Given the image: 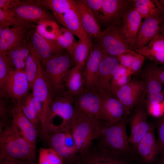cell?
I'll list each match as a JSON object with an SVG mask.
<instances>
[{
    "label": "cell",
    "mask_w": 164,
    "mask_h": 164,
    "mask_svg": "<svg viewBox=\"0 0 164 164\" xmlns=\"http://www.w3.org/2000/svg\"><path fill=\"white\" fill-rule=\"evenodd\" d=\"M116 57L107 54L100 63L98 75L96 91L101 97L112 95L111 82L120 65Z\"/></svg>",
    "instance_id": "5bb4252c"
},
{
    "label": "cell",
    "mask_w": 164,
    "mask_h": 164,
    "mask_svg": "<svg viewBox=\"0 0 164 164\" xmlns=\"http://www.w3.org/2000/svg\"><path fill=\"white\" fill-rule=\"evenodd\" d=\"M145 82L146 92L148 94V102L149 106L161 102L164 99L162 91L163 85L156 78L147 76Z\"/></svg>",
    "instance_id": "4dcf8cb0"
},
{
    "label": "cell",
    "mask_w": 164,
    "mask_h": 164,
    "mask_svg": "<svg viewBox=\"0 0 164 164\" xmlns=\"http://www.w3.org/2000/svg\"><path fill=\"white\" fill-rule=\"evenodd\" d=\"M40 3L53 13L55 19L60 23L63 14L75 4L72 0H39Z\"/></svg>",
    "instance_id": "1f68e13d"
},
{
    "label": "cell",
    "mask_w": 164,
    "mask_h": 164,
    "mask_svg": "<svg viewBox=\"0 0 164 164\" xmlns=\"http://www.w3.org/2000/svg\"><path fill=\"white\" fill-rule=\"evenodd\" d=\"M64 143L65 145L71 153L74 156L77 152L75 140L70 131L65 132Z\"/></svg>",
    "instance_id": "f6af8a7d"
},
{
    "label": "cell",
    "mask_w": 164,
    "mask_h": 164,
    "mask_svg": "<svg viewBox=\"0 0 164 164\" xmlns=\"http://www.w3.org/2000/svg\"><path fill=\"white\" fill-rule=\"evenodd\" d=\"M36 26L30 31V39L32 46L40 58L42 63L65 51V50L58 47L54 41L47 39L41 36L37 32Z\"/></svg>",
    "instance_id": "e0dca14e"
},
{
    "label": "cell",
    "mask_w": 164,
    "mask_h": 164,
    "mask_svg": "<svg viewBox=\"0 0 164 164\" xmlns=\"http://www.w3.org/2000/svg\"><path fill=\"white\" fill-rule=\"evenodd\" d=\"M0 133V160L10 158L28 163L34 161L35 150L25 139L13 121Z\"/></svg>",
    "instance_id": "6da1fadb"
},
{
    "label": "cell",
    "mask_w": 164,
    "mask_h": 164,
    "mask_svg": "<svg viewBox=\"0 0 164 164\" xmlns=\"http://www.w3.org/2000/svg\"><path fill=\"white\" fill-rule=\"evenodd\" d=\"M14 70L4 53H0V87L7 79L11 72Z\"/></svg>",
    "instance_id": "ab89813d"
},
{
    "label": "cell",
    "mask_w": 164,
    "mask_h": 164,
    "mask_svg": "<svg viewBox=\"0 0 164 164\" xmlns=\"http://www.w3.org/2000/svg\"><path fill=\"white\" fill-rule=\"evenodd\" d=\"M77 9L84 30L97 40L102 31L96 16L87 4L85 0H75Z\"/></svg>",
    "instance_id": "ffe728a7"
},
{
    "label": "cell",
    "mask_w": 164,
    "mask_h": 164,
    "mask_svg": "<svg viewBox=\"0 0 164 164\" xmlns=\"http://www.w3.org/2000/svg\"><path fill=\"white\" fill-rule=\"evenodd\" d=\"M100 118L105 123L121 120L127 115L122 103L112 95L101 97Z\"/></svg>",
    "instance_id": "d6986e66"
},
{
    "label": "cell",
    "mask_w": 164,
    "mask_h": 164,
    "mask_svg": "<svg viewBox=\"0 0 164 164\" xmlns=\"http://www.w3.org/2000/svg\"><path fill=\"white\" fill-rule=\"evenodd\" d=\"M14 104L11 111L12 121L17 125L25 139L35 150L37 138L36 128L23 113L20 103Z\"/></svg>",
    "instance_id": "44dd1931"
},
{
    "label": "cell",
    "mask_w": 164,
    "mask_h": 164,
    "mask_svg": "<svg viewBox=\"0 0 164 164\" xmlns=\"http://www.w3.org/2000/svg\"><path fill=\"white\" fill-rule=\"evenodd\" d=\"M101 98V96L97 92L84 90L74 98V110L101 119L100 112Z\"/></svg>",
    "instance_id": "2e32d148"
},
{
    "label": "cell",
    "mask_w": 164,
    "mask_h": 164,
    "mask_svg": "<svg viewBox=\"0 0 164 164\" xmlns=\"http://www.w3.org/2000/svg\"><path fill=\"white\" fill-rule=\"evenodd\" d=\"M136 150L142 159L146 162L152 161L159 154L153 125H151L148 131L138 144Z\"/></svg>",
    "instance_id": "d4e9b609"
},
{
    "label": "cell",
    "mask_w": 164,
    "mask_h": 164,
    "mask_svg": "<svg viewBox=\"0 0 164 164\" xmlns=\"http://www.w3.org/2000/svg\"><path fill=\"white\" fill-rule=\"evenodd\" d=\"M158 132L159 154L161 155L164 152V118L158 123Z\"/></svg>",
    "instance_id": "ee69618b"
},
{
    "label": "cell",
    "mask_w": 164,
    "mask_h": 164,
    "mask_svg": "<svg viewBox=\"0 0 164 164\" xmlns=\"http://www.w3.org/2000/svg\"><path fill=\"white\" fill-rule=\"evenodd\" d=\"M146 94L145 90L136 105L134 113L130 120V132L128 139L133 149L135 150H136L138 144L148 131L151 126L147 121L144 106Z\"/></svg>",
    "instance_id": "7c38bea8"
},
{
    "label": "cell",
    "mask_w": 164,
    "mask_h": 164,
    "mask_svg": "<svg viewBox=\"0 0 164 164\" xmlns=\"http://www.w3.org/2000/svg\"><path fill=\"white\" fill-rule=\"evenodd\" d=\"M107 54L97 43L93 44L83 71L85 90L97 92L96 86L100 65Z\"/></svg>",
    "instance_id": "8fae6325"
},
{
    "label": "cell",
    "mask_w": 164,
    "mask_h": 164,
    "mask_svg": "<svg viewBox=\"0 0 164 164\" xmlns=\"http://www.w3.org/2000/svg\"><path fill=\"white\" fill-rule=\"evenodd\" d=\"M39 164H63L61 156L52 148H40Z\"/></svg>",
    "instance_id": "74e56055"
},
{
    "label": "cell",
    "mask_w": 164,
    "mask_h": 164,
    "mask_svg": "<svg viewBox=\"0 0 164 164\" xmlns=\"http://www.w3.org/2000/svg\"><path fill=\"white\" fill-rule=\"evenodd\" d=\"M66 164H130L125 157L101 146L94 142L84 151L77 153Z\"/></svg>",
    "instance_id": "5b68a950"
},
{
    "label": "cell",
    "mask_w": 164,
    "mask_h": 164,
    "mask_svg": "<svg viewBox=\"0 0 164 164\" xmlns=\"http://www.w3.org/2000/svg\"><path fill=\"white\" fill-rule=\"evenodd\" d=\"M158 164H164V152L161 155V156Z\"/></svg>",
    "instance_id": "f5cc1de1"
},
{
    "label": "cell",
    "mask_w": 164,
    "mask_h": 164,
    "mask_svg": "<svg viewBox=\"0 0 164 164\" xmlns=\"http://www.w3.org/2000/svg\"><path fill=\"white\" fill-rule=\"evenodd\" d=\"M92 38L85 31L76 42L70 56L72 64L82 72L89 56L93 43Z\"/></svg>",
    "instance_id": "cb8c5ba5"
},
{
    "label": "cell",
    "mask_w": 164,
    "mask_h": 164,
    "mask_svg": "<svg viewBox=\"0 0 164 164\" xmlns=\"http://www.w3.org/2000/svg\"><path fill=\"white\" fill-rule=\"evenodd\" d=\"M74 35L67 28L60 27L57 37L54 41L60 48L71 53L76 42Z\"/></svg>",
    "instance_id": "e575fe53"
},
{
    "label": "cell",
    "mask_w": 164,
    "mask_h": 164,
    "mask_svg": "<svg viewBox=\"0 0 164 164\" xmlns=\"http://www.w3.org/2000/svg\"><path fill=\"white\" fill-rule=\"evenodd\" d=\"M162 104H163V107H164V101H163V103H162Z\"/></svg>",
    "instance_id": "db71d44e"
},
{
    "label": "cell",
    "mask_w": 164,
    "mask_h": 164,
    "mask_svg": "<svg viewBox=\"0 0 164 164\" xmlns=\"http://www.w3.org/2000/svg\"><path fill=\"white\" fill-rule=\"evenodd\" d=\"M38 33L48 40L55 41L58 35L60 26L56 22H45L36 26Z\"/></svg>",
    "instance_id": "8d00e7d4"
},
{
    "label": "cell",
    "mask_w": 164,
    "mask_h": 164,
    "mask_svg": "<svg viewBox=\"0 0 164 164\" xmlns=\"http://www.w3.org/2000/svg\"><path fill=\"white\" fill-rule=\"evenodd\" d=\"M29 46L30 52L37 67L38 75L32 88V94L43 104V112L41 121L42 128L49 114L54 97L43 73L41 59L31 43L29 44Z\"/></svg>",
    "instance_id": "8992f818"
},
{
    "label": "cell",
    "mask_w": 164,
    "mask_h": 164,
    "mask_svg": "<svg viewBox=\"0 0 164 164\" xmlns=\"http://www.w3.org/2000/svg\"><path fill=\"white\" fill-rule=\"evenodd\" d=\"M97 43L106 53L117 57L123 53L135 52L131 48L121 31V27L111 25L102 32Z\"/></svg>",
    "instance_id": "52a82bcc"
},
{
    "label": "cell",
    "mask_w": 164,
    "mask_h": 164,
    "mask_svg": "<svg viewBox=\"0 0 164 164\" xmlns=\"http://www.w3.org/2000/svg\"><path fill=\"white\" fill-rule=\"evenodd\" d=\"M22 110L26 117L32 123L36 129L41 120L34 110L29 106L23 103H20Z\"/></svg>",
    "instance_id": "7bdbcfd3"
},
{
    "label": "cell",
    "mask_w": 164,
    "mask_h": 164,
    "mask_svg": "<svg viewBox=\"0 0 164 164\" xmlns=\"http://www.w3.org/2000/svg\"><path fill=\"white\" fill-rule=\"evenodd\" d=\"M128 53L120 54L116 57L120 64L129 69L132 61L133 56L135 53Z\"/></svg>",
    "instance_id": "7dc6e473"
},
{
    "label": "cell",
    "mask_w": 164,
    "mask_h": 164,
    "mask_svg": "<svg viewBox=\"0 0 164 164\" xmlns=\"http://www.w3.org/2000/svg\"><path fill=\"white\" fill-rule=\"evenodd\" d=\"M23 70L32 89L38 75V69L37 64L30 52L25 60Z\"/></svg>",
    "instance_id": "f35d334b"
},
{
    "label": "cell",
    "mask_w": 164,
    "mask_h": 164,
    "mask_svg": "<svg viewBox=\"0 0 164 164\" xmlns=\"http://www.w3.org/2000/svg\"><path fill=\"white\" fill-rule=\"evenodd\" d=\"M0 89V95L12 99L14 103L22 102L31 89L23 70H12Z\"/></svg>",
    "instance_id": "30bf717a"
},
{
    "label": "cell",
    "mask_w": 164,
    "mask_h": 164,
    "mask_svg": "<svg viewBox=\"0 0 164 164\" xmlns=\"http://www.w3.org/2000/svg\"><path fill=\"white\" fill-rule=\"evenodd\" d=\"M9 11L17 18L33 23L56 22L55 17L41 4L39 0L21 1L19 5Z\"/></svg>",
    "instance_id": "ba28073f"
},
{
    "label": "cell",
    "mask_w": 164,
    "mask_h": 164,
    "mask_svg": "<svg viewBox=\"0 0 164 164\" xmlns=\"http://www.w3.org/2000/svg\"></svg>",
    "instance_id": "11a10c76"
},
{
    "label": "cell",
    "mask_w": 164,
    "mask_h": 164,
    "mask_svg": "<svg viewBox=\"0 0 164 164\" xmlns=\"http://www.w3.org/2000/svg\"><path fill=\"white\" fill-rule=\"evenodd\" d=\"M145 89V81L131 80L120 88L114 96L122 103L127 115H128L139 101Z\"/></svg>",
    "instance_id": "4fadbf2b"
},
{
    "label": "cell",
    "mask_w": 164,
    "mask_h": 164,
    "mask_svg": "<svg viewBox=\"0 0 164 164\" xmlns=\"http://www.w3.org/2000/svg\"><path fill=\"white\" fill-rule=\"evenodd\" d=\"M41 63L43 73L54 98L66 91L64 79L72 65L70 53L65 51Z\"/></svg>",
    "instance_id": "277c9868"
},
{
    "label": "cell",
    "mask_w": 164,
    "mask_h": 164,
    "mask_svg": "<svg viewBox=\"0 0 164 164\" xmlns=\"http://www.w3.org/2000/svg\"><path fill=\"white\" fill-rule=\"evenodd\" d=\"M145 57L142 55L136 52L134 54L129 70L133 73L139 71L143 65Z\"/></svg>",
    "instance_id": "bcb514c9"
},
{
    "label": "cell",
    "mask_w": 164,
    "mask_h": 164,
    "mask_svg": "<svg viewBox=\"0 0 164 164\" xmlns=\"http://www.w3.org/2000/svg\"><path fill=\"white\" fill-rule=\"evenodd\" d=\"M152 61L154 63L164 64V37L160 33L148 45L134 50Z\"/></svg>",
    "instance_id": "484cf974"
},
{
    "label": "cell",
    "mask_w": 164,
    "mask_h": 164,
    "mask_svg": "<svg viewBox=\"0 0 164 164\" xmlns=\"http://www.w3.org/2000/svg\"><path fill=\"white\" fill-rule=\"evenodd\" d=\"M132 0H103L101 8L96 18L104 23L112 22L121 17L129 9Z\"/></svg>",
    "instance_id": "ac0fdd59"
},
{
    "label": "cell",
    "mask_w": 164,
    "mask_h": 164,
    "mask_svg": "<svg viewBox=\"0 0 164 164\" xmlns=\"http://www.w3.org/2000/svg\"><path fill=\"white\" fill-rule=\"evenodd\" d=\"M21 102L27 104L31 107L37 114L41 122L43 112L42 103L35 97L32 93L28 94Z\"/></svg>",
    "instance_id": "b9f144b4"
},
{
    "label": "cell",
    "mask_w": 164,
    "mask_h": 164,
    "mask_svg": "<svg viewBox=\"0 0 164 164\" xmlns=\"http://www.w3.org/2000/svg\"><path fill=\"white\" fill-rule=\"evenodd\" d=\"M104 123L101 119L75 111L70 131L76 144L77 153L85 150L97 138Z\"/></svg>",
    "instance_id": "3957f363"
},
{
    "label": "cell",
    "mask_w": 164,
    "mask_h": 164,
    "mask_svg": "<svg viewBox=\"0 0 164 164\" xmlns=\"http://www.w3.org/2000/svg\"><path fill=\"white\" fill-rule=\"evenodd\" d=\"M60 23L79 39L82 36L84 30L75 4L63 14Z\"/></svg>",
    "instance_id": "f546056e"
},
{
    "label": "cell",
    "mask_w": 164,
    "mask_h": 164,
    "mask_svg": "<svg viewBox=\"0 0 164 164\" xmlns=\"http://www.w3.org/2000/svg\"><path fill=\"white\" fill-rule=\"evenodd\" d=\"M28 40L22 41L4 53L14 70H23L25 61L30 52Z\"/></svg>",
    "instance_id": "4316f807"
},
{
    "label": "cell",
    "mask_w": 164,
    "mask_h": 164,
    "mask_svg": "<svg viewBox=\"0 0 164 164\" xmlns=\"http://www.w3.org/2000/svg\"><path fill=\"white\" fill-rule=\"evenodd\" d=\"M74 99V97L69 94L67 91L55 97L52 104L47 119L41 131L55 117L58 116L62 119L63 131H70L75 113Z\"/></svg>",
    "instance_id": "9c48e42d"
},
{
    "label": "cell",
    "mask_w": 164,
    "mask_h": 164,
    "mask_svg": "<svg viewBox=\"0 0 164 164\" xmlns=\"http://www.w3.org/2000/svg\"><path fill=\"white\" fill-rule=\"evenodd\" d=\"M159 1L163 7V10L161 15L160 33L164 37V0Z\"/></svg>",
    "instance_id": "f907efd6"
},
{
    "label": "cell",
    "mask_w": 164,
    "mask_h": 164,
    "mask_svg": "<svg viewBox=\"0 0 164 164\" xmlns=\"http://www.w3.org/2000/svg\"><path fill=\"white\" fill-rule=\"evenodd\" d=\"M64 82L67 91L74 98L85 90L83 72L77 67L68 71Z\"/></svg>",
    "instance_id": "83f0119b"
},
{
    "label": "cell",
    "mask_w": 164,
    "mask_h": 164,
    "mask_svg": "<svg viewBox=\"0 0 164 164\" xmlns=\"http://www.w3.org/2000/svg\"><path fill=\"white\" fill-rule=\"evenodd\" d=\"M160 65L154 63L149 65L145 73L147 76L156 78L164 85V64Z\"/></svg>",
    "instance_id": "60d3db41"
},
{
    "label": "cell",
    "mask_w": 164,
    "mask_h": 164,
    "mask_svg": "<svg viewBox=\"0 0 164 164\" xmlns=\"http://www.w3.org/2000/svg\"><path fill=\"white\" fill-rule=\"evenodd\" d=\"M65 132L51 134L50 139V145L62 157L64 164L69 162L74 156L66 147L64 143Z\"/></svg>",
    "instance_id": "d6a6232c"
},
{
    "label": "cell",
    "mask_w": 164,
    "mask_h": 164,
    "mask_svg": "<svg viewBox=\"0 0 164 164\" xmlns=\"http://www.w3.org/2000/svg\"><path fill=\"white\" fill-rule=\"evenodd\" d=\"M126 117L113 123L104 122L97 142L101 147L114 151L127 159L133 155L126 129Z\"/></svg>",
    "instance_id": "7a4b0ae2"
},
{
    "label": "cell",
    "mask_w": 164,
    "mask_h": 164,
    "mask_svg": "<svg viewBox=\"0 0 164 164\" xmlns=\"http://www.w3.org/2000/svg\"><path fill=\"white\" fill-rule=\"evenodd\" d=\"M33 23L18 27H9L0 34V53H4L20 43L29 40Z\"/></svg>",
    "instance_id": "9a60e30c"
},
{
    "label": "cell",
    "mask_w": 164,
    "mask_h": 164,
    "mask_svg": "<svg viewBox=\"0 0 164 164\" xmlns=\"http://www.w3.org/2000/svg\"><path fill=\"white\" fill-rule=\"evenodd\" d=\"M31 23L17 18L9 11L0 9V34L4 29L10 26L18 27Z\"/></svg>",
    "instance_id": "d590c367"
},
{
    "label": "cell",
    "mask_w": 164,
    "mask_h": 164,
    "mask_svg": "<svg viewBox=\"0 0 164 164\" xmlns=\"http://www.w3.org/2000/svg\"><path fill=\"white\" fill-rule=\"evenodd\" d=\"M161 16L145 19L141 25L132 50L139 49L146 45L160 33Z\"/></svg>",
    "instance_id": "7402d4cb"
},
{
    "label": "cell",
    "mask_w": 164,
    "mask_h": 164,
    "mask_svg": "<svg viewBox=\"0 0 164 164\" xmlns=\"http://www.w3.org/2000/svg\"><path fill=\"white\" fill-rule=\"evenodd\" d=\"M134 7L142 18L160 17L163 7L159 0H132Z\"/></svg>",
    "instance_id": "f1b7e54d"
},
{
    "label": "cell",
    "mask_w": 164,
    "mask_h": 164,
    "mask_svg": "<svg viewBox=\"0 0 164 164\" xmlns=\"http://www.w3.org/2000/svg\"><path fill=\"white\" fill-rule=\"evenodd\" d=\"M21 161L10 158H6L0 160V164H24Z\"/></svg>",
    "instance_id": "816d5d0a"
},
{
    "label": "cell",
    "mask_w": 164,
    "mask_h": 164,
    "mask_svg": "<svg viewBox=\"0 0 164 164\" xmlns=\"http://www.w3.org/2000/svg\"><path fill=\"white\" fill-rule=\"evenodd\" d=\"M86 2L96 17L102 7L103 0H85Z\"/></svg>",
    "instance_id": "c3c4849f"
},
{
    "label": "cell",
    "mask_w": 164,
    "mask_h": 164,
    "mask_svg": "<svg viewBox=\"0 0 164 164\" xmlns=\"http://www.w3.org/2000/svg\"><path fill=\"white\" fill-rule=\"evenodd\" d=\"M133 73L121 64L114 74L111 82V91L113 96L121 87L131 80Z\"/></svg>",
    "instance_id": "836d02e7"
},
{
    "label": "cell",
    "mask_w": 164,
    "mask_h": 164,
    "mask_svg": "<svg viewBox=\"0 0 164 164\" xmlns=\"http://www.w3.org/2000/svg\"><path fill=\"white\" fill-rule=\"evenodd\" d=\"M142 18L133 7L125 12L122 17L123 25L121 27V31L132 50Z\"/></svg>",
    "instance_id": "603a6c76"
},
{
    "label": "cell",
    "mask_w": 164,
    "mask_h": 164,
    "mask_svg": "<svg viewBox=\"0 0 164 164\" xmlns=\"http://www.w3.org/2000/svg\"><path fill=\"white\" fill-rule=\"evenodd\" d=\"M21 1L19 0H0V9L9 11L10 9L19 5Z\"/></svg>",
    "instance_id": "681fc988"
}]
</instances>
